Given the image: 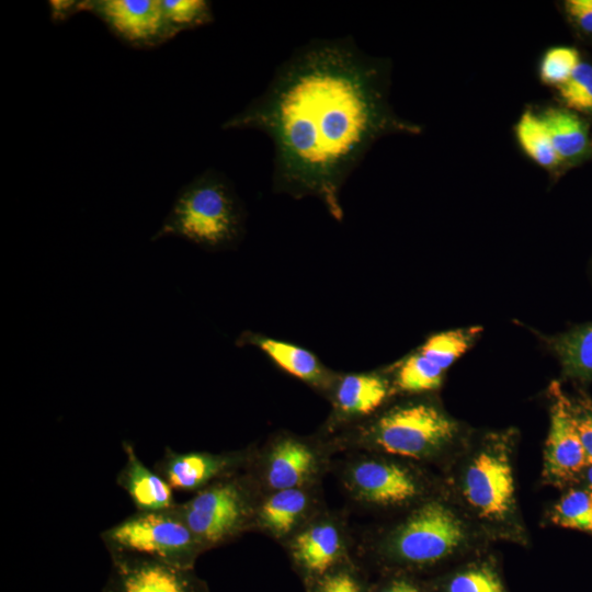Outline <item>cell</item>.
<instances>
[{
  "label": "cell",
  "instance_id": "30bf717a",
  "mask_svg": "<svg viewBox=\"0 0 592 592\" xmlns=\"http://www.w3.org/2000/svg\"><path fill=\"white\" fill-rule=\"evenodd\" d=\"M352 544L353 537L345 514L326 506L283 547L307 582L349 560Z\"/></svg>",
  "mask_w": 592,
  "mask_h": 592
},
{
  "label": "cell",
  "instance_id": "f1b7e54d",
  "mask_svg": "<svg viewBox=\"0 0 592 592\" xmlns=\"http://www.w3.org/2000/svg\"><path fill=\"white\" fill-rule=\"evenodd\" d=\"M581 62L580 53L571 46L549 48L543 56L539 76L544 83L558 88Z\"/></svg>",
  "mask_w": 592,
  "mask_h": 592
},
{
  "label": "cell",
  "instance_id": "d6986e66",
  "mask_svg": "<svg viewBox=\"0 0 592 592\" xmlns=\"http://www.w3.org/2000/svg\"><path fill=\"white\" fill-rule=\"evenodd\" d=\"M540 117L561 163H578L591 153L589 125L579 114L565 107H551Z\"/></svg>",
  "mask_w": 592,
  "mask_h": 592
},
{
  "label": "cell",
  "instance_id": "9c48e42d",
  "mask_svg": "<svg viewBox=\"0 0 592 592\" xmlns=\"http://www.w3.org/2000/svg\"><path fill=\"white\" fill-rule=\"evenodd\" d=\"M100 538L109 554H135L189 568H194L205 553L177 505L160 511H136L103 530Z\"/></svg>",
  "mask_w": 592,
  "mask_h": 592
},
{
  "label": "cell",
  "instance_id": "ac0fdd59",
  "mask_svg": "<svg viewBox=\"0 0 592 592\" xmlns=\"http://www.w3.org/2000/svg\"><path fill=\"white\" fill-rule=\"evenodd\" d=\"M125 463L117 473L116 483L133 502L136 511H160L177 505L174 490L139 458L134 445L123 441Z\"/></svg>",
  "mask_w": 592,
  "mask_h": 592
},
{
  "label": "cell",
  "instance_id": "f546056e",
  "mask_svg": "<svg viewBox=\"0 0 592 592\" xmlns=\"http://www.w3.org/2000/svg\"><path fill=\"white\" fill-rule=\"evenodd\" d=\"M570 400L577 428L590 466L592 465V399L582 395Z\"/></svg>",
  "mask_w": 592,
  "mask_h": 592
},
{
  "label": "cell",
  "instance_id": "5b68a950",
  "mask_svg": "<svg viewBox=\"0 0 592 592\" xmlns=\"http://www.w3.org/2000/svg\"><path fill=\"white\" fill-rule=\"evenodd\" d=\"M246 213L224 174L206 170L183 186L152 239L184 238L210 251L231 249L244 234Z\"/></svg>",
  "mask_w": 592,
  "mask_h": 592
},
{
  "label": "cell",
  "instance_id": "44dd1931",
  "mask_svg": "<svg viewBox=\"0 0 592 592\" xmlns=\"http://www.w3.org/2000/svg\"><path fill=\"white\" fill-rule=\"evenodd\" d=\"M386 368L396 397L432 394L440 389L446 373L418 350Z\"/></svg>",
  "mask_w": 592,
  "mask_h": 592
},
{
  "label": "cell",
  "instance_id": "ffe728a7",
  "mask_svg": "<svg viewBox=\"0 0 592 592\" xmlns=\"http://www.w3.org/2000/svg\"><path fill=\"white\" fill-rule=\"evenodd\" d=\"M545 342L566 378L581 384L592 382V322L550 335Z\"/></svg>",
  "mask_w": 592,
  "mask_h": 592
},
{
  "label": "cell",
  "instance_id": "6da1fadb",
  "mask_svg": "<svg viewBox=\"0 0 592 592\" xmlns=\"http://www.w3.org/2000/svg\"><path fill=\"white\" fill-rule=\"evenodd\" d=\"M388 68L350 36L311 39L223 128L264 133L274 148L273 192L317 197L342 221V187L374 143L394 132H419L388 104Z\"/></svg>",
  "mask_w": 592,
  "mask_h": 592
},
{
  "label": "cell",
  "instance_id": "5bb4252c",
  "mask_svg": "<svg viewBox=\"0 0 592 592\" xmlns=\"http://www.w3.org/2000/svg\"><path fill=\"white\" fill-rule=\"evenodd\" d=\"M251 451L252 445L219 453L177 452L166 447L153 469L174 491L193 494L220 479L246 470Z\"/></svg>",
  "mask_w": 592,
  "mask_h": 592
},
{
  "label": "cell",
  "instance_id": "277c9868",
  "mask_svg": "<svg viewBox=\"0 0 592 592\" xmlns=\"http://www.w3.org/2000/svg\"><path fill=\"white\" fill-rule=\"evenodd\" d=\"M471 538V523L459 509L435 493L363 544L383 566L409 572L452 559L468 547Z\"/></svg>",
  "mask_w": 592,
  "mask_h": 592
},
{
  "label": "cell",
  "instance_id": "d4e9b609",
  "mask_svg": "<svg viewBox=\"0 0 592 592\" xmlns=\"http://www.w3.org/2000/svg\"><path fill=\"white\" fill-rule=\"evenodd\" d=\"M442 592H506V590L496 567L488 561H479L451 573L442 584Z\"/></svg>",
  "mask_w": 592,
  "mask_h": 592
},
{
  "label": "cell",
  "instance_id": "484cf974",
  "mask_svg": "<svg viewBox=\"0 0 592 592\" xmlns=\"http://www.w3.org/2000/svg\"><path fill=\"white\" fill-rule=\"evenodd\" d=\"M557 90L565 109L579 115H592V64L581 60Z\"/></svg>",
  "mask_w": 592,
  "mask_h": 592
},
{
  "label": "cell",
  "instance_id": "4fadbf2b",
  "mask_svg": "<svg viewBox=\"0 0 592 592\" xmlns=\"http://www.w3.org/2000/svg\"><path fill=\"white\" fill-rule=\"evenodd\" d=\"M549 395V428L544 449V477L549 483L563 487L583 476L589 466L577 428L571 400L557 382Z\"/></svg>",
  "mask_w": 592,
  "mask_h": 592
},
{
  "label": "cell",
  "instance_id": "2e32d148",
  "mask_svg": "<svg viewBox=\"0 0 592 592\" xmlns=\"http://www.w3.org/2000/svg\"><path fill=\"white\" fill-rule=\"evenodd\" d=\"M325 508L321 486L261 494L253 532H259L283 546Z\"/></svg>",
  "mask_w": 592,
  "mask_h": 592
},
{
  "label": "cell",
  "instance_id": "3957f363",
  "mask_svg": "<svg viewBox=\"0 0 592 592\" xmlns=\"http://www.w3.org/2000/svg\"><path fill=\"white\" fill-rule=\"evenodd\" d=\"M515 433L488 432L464 449L453 483L466 519L489 536L524 542L514 474Z\"/></svg>",
  "mask_w": 592,
  "mask_h": 592
},
{
  "label": "cell",
  "instance_id": "4dcf8cb0",
  "mask_svg": "<svg viewBox=\"0 0 592 592\" xmlns=\"http://www.w3.org/2000/svg\"><path fill=\"white\" fill-rule=\"evenodd\" d=\"M563 7L572 25L592 37V0H568Z\"/></svg>",
  "mask_w": 592,
  "mask_h": 592
},
{
  "label": "cell",
  "instance_id": "8fae6325",
  "mask_svg": "<svg viewBox=\"0 0 592 592\" xmlns=\"http://www.w3.org/2000/svg\"><path fill=\"white\" fill-rule=\"evenodd\" d=\"M395 397L387 368L338 373L326 396L331 409L318 433L332 436L371 418Z\"/></svg>",
  "mask_w": 592,
  "mask_h": 592
},
{
  "label": "cell",
  "instance_id": "52a82bcc",
  "mask_svg": "<svg viewBox=\"0 0 592 592\" xmlns=\"http://www.w3.org/2000/svg\"><path fill=\"white\" fill-rule=\"evenodd\" d=\"M261 493L246 470L192 494L177 509L205 551L253 532Z\"/></svg>",
  "mask_w": 592,
  "mask_h": 592
},
{
  "label": "cell",
  "instance_id": "7a4b0ae2",
  "mask_svg": "<svg viewBox=\"0 0 592 592\" xmlns=\"http://www.w3.org/2000/svg\"><path fill=\"white\" fill-rule=\"evenodd\" d=\"M460 431L429 394L395 397L371 418L326 439L334 454L377 453L423 464L445 455Z\"/></svg>",
  "mask_w": 592,
  "mask_h": 592
},
{
  "label": "cell",
  "instance_id": "83f0119b",
  "mask_svg": "<svg viewBox=\"0 0 592 592\" xmlns=\"http://www.w3.org/2000/svg\"><path fill=\"white\" fill-rule=\"evenodd\" d=\"M306 583L309 592H369L352 558Z\"/></svg>",
  "mask_w": 592,
  "mask_h": 592
},
{
  "label": "cell",
  "instance_id": "7c38bea8",
  "mask_svg": "<svg viewBox=\"0 0 592 592\" xmlns=\"http://www.w3.org/2000/svg\"><path fill=\"white\" fill-rule=\"evenodd\" d=\"M101 592H210L194 568L150 557L114 553Z\"/></svg>",
  "mask_w": 592,
  "mask_h": 592
},
{
  "label": "cell",
  "instance_id": "603a6c76",
  "mask_svg": "<svg viewBox=\"0 0 592 592\" xmlns=\"http://www.w3.org/2000/svg\"><path fill=\"white\" fill-rule=\"evenodd\" d=\"M515 133L524 152L536 163L544 168H555L561 163L540 115L524 112L515 126Z\"/></svg>",
  "mask_w": 592,
  "mask_h": 592
},
{
  "label": "cell",
  "instance_id": "ba28073f",
  "mask_svg": "<svg viewBox=\"0 0 592 592\" xmlns=\"http://www.w3.org/2000/svg\"><path fill=\"white\" fill-rule=\"evenodd\" d=\"M334 455L328 440L319 433L299 435L278 431L261 445H252L246 471L261 494L317 487L332 469Z\"/></svg>",
  "mask_w": 592,
  "mask_h": 592
},
{
  "label": "cell",
  "instance_id": "8992f818",
  "mask_svg": "<svg viewBox=\"0 0 592 592\" xmlns=\"http://www.w3.org/2000/svg\"><path fill=\"white\" fill-rule=\"evenodd\" d=\"M334 470L349 500L374 512H406L435 494L420 464L377 453L351 452Z\"/></svg>",
  "mask_w": 592,
  "mask_h": 592
},
{
  "label": "cell",
  "instance_id": "d6a6232c",
  "mask_svg": "<svg viewBox=\"0 0 592 592\" xmlns=\"http://www.w3.org/2000/svg\"><path fill=\"white\" fill-rule=\"evenodd\" d=\"M52 15L55 21H61L77 11H81V1H50Z\"/></svg>",
  "mask_w": 592,
  "mask_h": 592
},
{
  "label": "cell",
  "instance_id": "836d02e7",
  "mask_svg": "<svg viewBox=\"0 0 592 592\" xmlns=\"http://www.w3.org/2000/svg\"><path fill=\"white\" fill-rule=\"evenodd\" d=\"M582 477L585 480V487L592 490V465L587 467Z\"/></svg>",
  "mask_w": 592,
  "mask_h": 592
},
{
  "label": "cell",
  "instance_id": "4316f807",
  "mask_svg": "<svg viewBox=\"0 0 592 592\" xmlns=\"http://www.w3.org/2000/svg\"><path fill=\"white\" fill-rule=\"evenodd\" d=\"M166 18L177 34L213 22L212 4L205 0H163Z\"/></svg>",
  "mask_w": 592,
  "mask_h": 592
},
{
  "label": "cell",
  "instance_id": "e0dca14e",
  "mask_svg": "<svg viewBox=\"0 0 592 592\" xmlns=\"http://www.w3.org/2000/svg\"><path fill=\"white\" fill-rule=\"evenodd\" d=\"M236 344L257 348L278 369L306 384L325 398L338 375V372L325 365L314 352L293 342L244 331Z\"/></svg>",
  "mask_w": 592,
  "mask_h": 592
},
{
  "label": "cell",
  "instance_id": "9a60e30c",
  "mask_svg": "<svg viewBox=\"0 0 592 592\" xmlns=\"http://www.w3.org/2000/svg\"><path fill=\"white\" fill-rule=\"evenodd\" d=\"M80 8L99 16L112 32L133 46H156L175 35L162 2L158 0L81 1Z\"/></svg>",
  "mask_w": 592,
  "mask_h": 592
},
{
  "label": "cell",
  "instance_id": "7402d4cb",
  "mask_svg": "<svg viewBox=\"0 0 592 592\" xmlns=\"http://www.w3.org/2000/svg\"><path fill=\"white\" fill-rule=\"evenodd\" d=\"M482 329L468 327L436 332L417 349L444 372L459 360L478 340Z\"/></svg>",
  "mask_w": 592,
  "mask_h": 592
},
{
  "label": "cell",
  "instance_id": "cb8c5ba5",
  "mask_svg": "<svg viewBox=\"0 0 592 592\" xmlns=\"http://www.w3.org/2000/svg\"><path fill=\"white\" fill-rule=\"evenodd\" d=\"M550 521L557 526L592 535V490L571 488L554 504Z\"/></svg>",
  "mask_w": 592,
  "mask_h": 592
},
{
  "label": "cell",
  "instance_id": "1f68e13d",
  "mask_svg": "<svg viewBox=\"0 0 592 592\" xmlns=\"http://www.w3.org/2000/svg\"><path fill=\"white\" fill-rule=\"evenodd\" d=\"M369 592H428L409 572L395 571L394 574L369 588Z\"/></svg>",
  "mask_w": 592,
  "mask_h": 592
}]
</instances>
